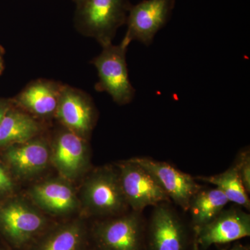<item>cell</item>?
Here are the masks:
<instances>
[{
    "label": "cell",
    "mask_w": 250,
    "mask_h": 250,
    "mask_svg": "<svg viewBox=\"0 0 250 250\" xmlns=\"http://www.w3.org/2000/svg\"><path fill=\"white\" fill-rule=\"evenodd\" d=\"M131 6L129 0H83L77 4L75 27L102 47L109 45L118 29L126 24Z\"/></svg>",
    "instance_id": "6da1fadb"
},
{
    "label": "cell",
    "mask_w": 250,
    "mask_h": 250,
    "mask_svg": "<svg viewBox=\"0 0 250 250\" xmlns=\"http://www.w3.org/2000/svg\"><path fill=\"white\" fill-rule=\"evenodd\" d=\"M128 45L122 42L119 45L103 46L101 53L91 61L98 70L99 81L95 85L98 92H106L118 105L131 103L136 95L128 73L126 53Z\"/></svg>",
    "instance_id": "7a4b0ae2"
},
{
    "label": "cell",
    "mask_w": 250,
    "mask_h": 250,
    "mask_svg": "<svg viewBox=\"0 0 250 250\" xmlns=\"http://www.w3.org/2000/svg\"><path fill=\"white\" fill-rule=\"evenodd\" d=\"M85 210L92 215H118L128 207L120 182L118 171L103 167L87 179L82 192Z\"/></svg>",
    "instance_id": "3957f363"
},
{
    "label": "cell",
    "mask_w": 250,
    "mask_h": 250,
    "mask_svg": "<svg viewBox=\"0 0 250 250\" xmlns=\"http://www.w3.org/2000/svg\"><path fill=\"white\" fill-rule=\"evenodd\" d=\"M118 169L123 195L133 211L170 202L151 174L132 159L120 163Z\"/></svg>",
    "instance_id": "277c9868"
},
{
    "label": "cell",
    "mask_w": 250,
    "mask_h": 250,
    "mask_svg": "<svg viewBox=\"0 0 250 250\" xmlns=\"http://www.w3.org/2000/svg\"><path fill=\"white\" fill-rule=\"evenodd\" d=\"M192 243L187 225L167 203L154 207L146 225V250H190Z\"/></svg>",
    "instance_id": "5b68a950"
},
{
    "label": "cell",
    "mask_w": 250,
    "mask_h": 250,
    "mask_svg": "<svg viewBox=\"0 0 250 250\" xmlns=\"http://www.w3.org/2000/svg\"><path fill=\"white\" fill-rule=\"evenodd\" d=\"M175 2L176 0H143L131 5L126 22L127 29L122 42L128 46L134 41L151 45L158 31L170 20Z\"/></svg>",
    "instance_id": "8992f818"
},
{
    "label": "cell",
    "mask_w": 250,
    "mask_h": 250,
    "mask_svg": "<svg viewBox=\"0 0 250 250\" xmlns=\"http://www.w3.org/2000/svg\"><path fill=\"white\" fill-rule=\"evenodd\" d=\"M146 225L133 211L99 224L95 235L102 250H146Z\"/></svg>",
    "instance_id": "52a82bcc"
},
{
    "label": "cell",
    "mask_w": 250,
    "mask_h": 250,
    "mask_svg": "<svg viewBox=\"0 0 250 250\" xmlns=\"http://www.w3.org/2000/svg\"><path fill=\"white\" fill-rule=\"evenodd\" d=\"M55 117L63 127L87 139L96 122L97 110L88 93L63 84Z\"/></svg>",
    "instance_id": "ba28073f"
},
{
    "label": "cell",
    "mask_w": 250,
    "mask_h": 250,
    "mask_svg": "<svg viewBox=\"0 0 250 250\" xmlns=\"http://www.w3.org/2000/svg\"><path fill=\"white\" fill-rule=\"evenodd\" d=\"M250 236V214L239 208L223 210L210 223L194 230V249L206 250Z\"/></svg>",
    "instance_id": "9c48e42d"
},
{
    "label": "cell",
    "mask_w": 250,
    "mask_h": 250,
    "mask_svg": "<svg viewBox=\"0 0 250 250\" xmlns=\"http://www.w3.org/2000/svg\"><path fill=\"white\" fill-rule=\"evenodd\" d=\"M131 159L151 174L170 201L172 200L184 211L188 210L192 197L202 188L196 179L167 163L148 158Z\"/></svg>",
    "instance_id": "30bf717a"
},
{
    "label": "cell",
    "mask_w": 250,
    "mask_h": 250,
    "mask_svg": "<svg viewBox=\"0 0 250 250\" xmlns=\"http://www.w3.org/2000/svg\"><path fill=\"white\" fill-rule=\"evenodd\" d=\"M50 161L65 180H73L83 173L88 163L86 139L63 127L56 132Z\"/></svg>",
    "instance_id": "8fae6325"
},
{
    "label": "cell",
    "mask_w": 250,
    "mask_h": 250,
    "mask_svg": "<svg viewBox=\"0 0 250 250\" xmlns=\"http://www.w3.org/2000/svg\"><path fill=\"white\" fill-rule=\"evenodd\" d=\"M45 218L26 202L15 200L0 208V228L16 245L30 241L45 227Z\"/></svg>",
    "instance_id": "7c38bea8"
},
{
    "label": "cell",
    "mask_w": 250,
    "mask_h": 250,
    "mask_svg": "<svg viewBox=\"0 0 250 250\" xmlns=\"http://www.w3.org/2000/svg\"><path fill=\"white\" fill-rule=\"evenodd\" d=\"M62 83L39 79L28 83L12 103L38 119L55 117Z\"/></svg>",
    "instance_id": "4fadbf2b"
},
{
    "label": "cell",
    "mask_w": 250,
    "mask_h": 250,
    "mask_svg": "<svg viewBox=\"0 0 250 250\" xmlns=\"http://www.w3.org/2000/svg\"><path fill=\"white\" fill-rule=\"evenodd\" d=\"M6 148V161L15 174L22 178H29L41 173L50 161L48 143L39 136Z\"/></svg>",
    "instance_id": "5bb4252c"
},
{
    "label": "cell",
    "mask_w": 250,
    "mask_h": 250,
    "mask_svg": "<svg viewBox=\"0 0 250 250\" xmlns=\"http://www.w3.org/2000/svg\"><path fill=\"white\" fill-rule=\"evenodd\" d=\"M30 195L41 209L52 214H67L77 209L79 200L66 180L52 179L34 185Z\"/></svg>",
    "instance_id": "9a60e30c"
},
{
    "label": "cell",
    "mask_w": 250,
    "mask_h": 250,
    "mask_svg": "<svg viewBox=\"0 0 250 250\" xmlns=\"http://www.w3.org/2000/svg\"><path fill=\"white\" fill-rule=\"evenodd\" d=\"M42 130L43 125L38 118L12 103L0 126V147L27 142L39 137Z\"/></svg>",
    "instance_id": "2e32d148"
},
{
    "label": "cell",
    "mask_w": 250,
    "mask_h": 250,
    "mask_svg": "<svg viewBox=\"0 0 250 250\" xmlns=\"http://www.w3.org/2000/svg\"><path fill=\"white\" fill-rule=\"evenodd\" d=\"M228 202L226 196L217 188L200 189L192 197L188 210L191 215L193 231L216 218Z\"/></svg>",
    "instance_id": "e0dca14e"
},
{
    "label": "cell",
    "mask_w": 250,
    "mask_h": 250,
    "mask_svg": "<svg viewBox=\"0 0 250 250\" xmlns=\"http://www.w3.org/2000/svg\"><path fill=\"white\" fill-rule=\"evenodd\" d=\"M195 179L213 184L223 192L229 202H233L246 209H250V201L248 192L242 184L234 165L231 166L223 173L207 177L202 176Z\"/></svg>",
    "instance_id": "ac0fdd59"
},
{
    "label": "cell",
    "mask_w": 250,
    "mask_h": 250,
    "mask_svg": "<svg viewBox=\"0 0 250 250\" xmlns=\"http://www.w3.org/2000/svg\"><path fill=\"white\" fill-rule=\"evenodd\" d=\"M83 236L82 224L73 222L51 233L36 250H80Z\"/></svg>",
    "instance_id": "d6986e66"
},
{
    "label": "cell",
    "mask_w": 250,
    "mask_h": 250,
    "mask_svg": "<svg viewBox=\"0 0 250 250\" xmlns=\"http://www.w3.org/2000/svg\"><path fill=\"white\" fill-rule=\"evenodd\" d=\"M239 178L248 194L250 192V149H243L239 153L234 164Z\"/></svg>",
    "instance_id": "ffe728a7"
},
{
    "label": "cell",
    "mask_w": 250,
    "mask_h": 250,
    "mask_svg": "<svg viewBox=\"0 0 250 250\" xmlns=\"http://www.w3.org/2000/svg\"><path fill=\"white\" fill-rule=\"evenodd\" d=\"M14 188V184L9 171L0 162V196L6 195Z\"/></svg>",
    "instance_id": "44dd1931"
},
{
    "label": "cell",
    "mask_w": 250,
    "mask_h": 250,
    "mask_svg": "<svg viewBox=\"0 0 250 250\" xmlns=\"http://www.w3.org/2000/svg\"><path fill=\"white\" fill-rule=\"evenodd\" d=\"M11 104H12L11 100L0 99V126H1V121H2L5 113L11 106Z\"/></svg>",
    "instance_id": "7402d4cb"
},
{
    "label": "cell",
    "mask_w": 250,
    "mask_h": 250,
    "mask_svg": "<svg viewBox=\"0 0 250 250\" xmlns=\"http://www.w3.org/2000/svg\"><path fill=\"white\" fill-rule=\"evenodd\" d=\"M224 250H250V248L249 247L245 246L238 243V244L235 245V246H233L231 248H229V249Z\"/></svg>",
    "instance_id": "603a6c76"
},
{
    "label": "cell",
    "mask_w": 250,
    "mask_h": 250,
    "mask_svg": "<svg viewBox=\"0 0 250 250\" xmlns=\"http://www.w3.org/2000/svg\"><path fill=\"white\" fill-rule=\"evenodd\" d=\"M4 70V61H3L2 54L0 52V75Z\"/></svg>",
    "instance_id": "cb8c5ba5"
},
{
    "label": "cell",
    "mask_w": 250,
    "mask_h": 250,
    "mask_svg": "<svg viewBox=\"0 0 250 250\" xmlns=\"http://www.w3.org/2000/svg\"><path fill=\"white\" fill-rule=\"evenodd\" d=\"M73 1H75L77 4H79L80 3L82 2V1H83V0H73Z\"/></svg>",
    "instance_id": "d4e9b609"
}]
</instances>
